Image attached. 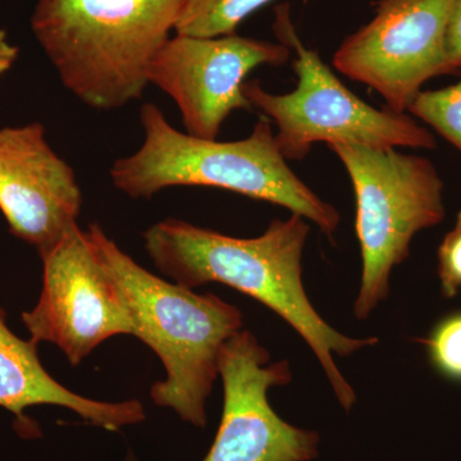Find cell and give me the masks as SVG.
<instances>
[{
    "mask_svg": "<svg viewBox=\"0 0 461 461\" xmlns=\"http://www.w3.org/2000/svg\"><path fill=\"white\" fill-rule=\"evenodd\" d=\"M308 221L291 213L275 220L262 235L239 239L185 221L168 220L145 230L144 245L158 269L175 284L194 288L218 282L253 297L286 321L320 360L339 405L350 411L354 388L335 362L378 344L377 338L355 339L330 327L315 311L303 285V253Z\"/></svg>",
    "mask_w": 461,
    "mask_h": 461,
    "instance_id": "6da1fadb",
    "label": "cell"
},
{
    "mask_svg": "<svg viewBox=\"0 0 461 461\" xmlns=\"http://www.w3.org/2000/svg\"><path fill=\"white\" fill-rule=\"evenodd\" d=\"M140 122V149L111 168L114 186L130 198L149 199L167 187H217L288 209L320 227L327 238L338 230V209L297 177L264 115L248 138L236 141L178 131L153 103L142 104Z\"/></svg>",
    "mask_w": 461,
    "mask_h": 461,
    "instance_id": "7a4b0ae2",
    "label": "cell"
},
{
    "mask_svg": "<svg viewBox=\"0 0 461 461\" xmlns=\"http://www.w3.org/2000/svg\"><path fill=\"white\" fill-rule=\"evenodd\" d=\"M186 0H38L36 41L60 83L87 107L142 98L149 68L171 38Z\"/></svg>",
    "mask_w": 461,
    "mask_h": 461,
    "instance_id": "3957f363",
    "label": "cell"
},
{
    "mask_svg": "<svg viewBox=\"0 0 461 461\" xmlns=\"http://www.w3.org/2000/svg\"><path fill=\"white\" fill-rule=\"evenodd\" d=\"M86 233L122 291L135 338L165 366L166 379L151 386V399L182 420L205 427L206 402L220 377L221 351L242 330L241 312L214 294L200 295L157 277L121 250L99 224H89Z\"/></svg>",
    "mask_w": 461,
    "mask_h": 461,
    "instance_id": "277c9868",
    "label": "cell"
},
{
    "mask_svg": "<svg viewBox=\"0 0 461 461\" xmlns=\"http://www.w3.org/2000/svg\"><path fill=\"white\" fill-rule=\"evenodd\" d=\"M273 30L282 44L295 51L296 87L272 94L259 80H248L242 91L254 109L277 127L276 142L287 162L304 159L317 142L436 148L433 133L411 115L372 107L348 89L320 54L300 41L287 5L276 9Z\"/></svg>",
    "mask_w": 461,
    "mask_h": 461,
    "instance_id": "5b68a950",
    "label": "cell"
},
{
    "mask_svg": "<svg viewBox=\"0 0 461 461\" xmlns=\"http://www.w3.org/2000/svg\"><path fill=\"white\" fill-rule=\"evenodd\" d=\"M327 147L341 160L354 187L363 259L354 314L364 321L390 295L391 275L411 256L414 236L444 221V181L429 159L397 148Z\"/></svg>",
    "mask_w": 461,
    "mask_h": 461,
    "instance_id": "8992f818",
    "label": "cell"
},
{
    "mask_svg": "<svg viewBox=\"0 0 461 461\" xmlns=\"http://www.w3.org/2000/svg\"><path fill=\"white\" fill-rule=\"evenodd\" d=\"M455 0H379L371 23L342 41L333 67L406 113L421 87L453 74L446 35Z\"/></svg>",
    "mask_w": 461,
    "mask_h": 461,
    "instance_id": "52a82bcc",
    "label": "cell"
},
{
    "mask_svg": "<svg viewBox=\"0 0 461 461\" xmlns=\"http://www.w3.org/2000/svg\"><path fill=\"white\" fill-rule=\"evenodd\" d=\"M41 257V297L32 311L23 314L33 341L58 346L72 366H78L108 339L135 336L122 291L86 230L77 224Z\"/></svg>",
    "mask_w": 461,
    "mask_h": 461,
    "instance_id": "ba28073f",
    "label": "cell"
},
{
    "mask_svg": "<svg viewBox=\"0 0 461 461\" xmlns=\"http://www.w3.org/2000/svg\"><path fill=\"white\" fill-rule=\"evenodd\" d=\"M291 50L282 42L245 36L178 35L160 48L149 68V84L171 96L190 135L215 140L235 111L256 112L242 86L260 66H282Z\"/></svg>",
    "mask_w": 461,
    "mask_h": 461,
    "instance_id": "9c48e42d",
    "label": "cell"
},
{
    "mask_svg": "<svg viewBox=\"0 0 461 461\" xmlns=\"http://www.w3.org/2000/svg\"><path fill=\"white\" fill-rule=\"evenodd\" d=\"M220 377L222 420L203 461H311L318 456V433L291 426L269 403V390L293 379L290 364L271 363L250 330H240L223 346Z\"/></svg>",
    "mask_w": 461,
    "mask_h": 461,
    "instance_id": "30bf717a",
    "label": "cell"
},
{
    "mask_svg": "<svg viewBox=\"0 0 461 461\" xmlns=\"http://www.w3.org/2000/svg\"><path fill=\"white\" fill-rule=\"evenodd\" d=\"M83 193L41 123L0 129V212L16 238L45 253L77 226Z\"/></svg>",
    "mask_w": 461,
    "mask_h": 461,
    "instance_id": "8fae6325",
    "label": "cell"
},
{
    "mask_svg": "<svg viewBox=\"0 0 461 461\" xmlns=\"http://www.w3.org/2000/svg\"><path fill=\"white\" fill-rule=\"evenodd\" d=\"M36 405L62 406L108 430L145 420L144 406L138 400L96 402L62 386L42 366L38 342L14 335L0 308V406L16 417L20 435L36 437L41 433L38 424L25 414Z\"/></svg>",
    "mask_w": 461,
    "mask_h": 461,
    "instance_id": "7c38bea8",
    "label": "cell"
},
{
    "mask_svg": "<svg viewBox=\"0 0 461 461\" xmlns=\"http://www.w3.org/2000/svg\"><path fill=\"white\" fill-rule=\"evenodd\" d=\"M272 0H186L175 32L217 38L236 33L240 23Z\"/></svg>",
    "mask_w": 461,
    "mask_h": 461,
    "instance_id": "4fadbf2b",
    "label": "cell"
},
{
    "mask_svg": "<svg viewBox=\"0 0 461 461\" xmlns=\"http://www.w3.org/2000/svg\"><path fill=\"white\" fill-rule=\"evenodd\" d=\"M409 112L461 151V80L444 89L421 91Z\"/></svg>",
    "mask_w": 461,
    "mask_h": 461,
    "instance_id": "5bb4252c",
    "label": "cell"
},
{
    "mask_svg": "<svg viewBox=\"0 0 461 461\" xmlns=\"http://www.w3.org/2000/svg\"><path fill=\"white\" fill-rule=\"evenodd\" d=\"M424 342L437 371L461 381V313L439 321Z\"/></svg>",
    "mask_w": 461,
    "mask_h": 461,
    "instance_id": "9a60e30c",
    "label": "cell"
},
{
    "mask_svg": "<svg viewBox=\"0 0 461 461\" xmlns=\"http://www.w3.org/2000/svg\"><path fill=\"white\" fill-rule=\"evenodd\" d=\"M438 277L446 297L457 295L461 290V211L454 229L439 245Z\"/></svg>",
    "mask_w": 461,
    "mask_h": 461,
    "instance_id": "2e32d148",
    "label": "cell"
},
{
    "mask_svg": "<svg viewBox=\"0 0 461 461\" xmlns=\"http://www.w3.org/2000/svg\"><path fill=\"white\" fill-rule=\"evenodd\" d=\"M448 65L451 71L461 69V0H455L448 20L447 35H446Z\"/></svg>",
    "mask_w": 461,
    "mask_h": 461,
    "instance_id": "e0dca14e",
    "label": "cell"
},
{
    "mask_svg": "<svg viewBox=\"0 0 461 461\" xmlns=\"http://www.w3.org/2000/svg\"><path fill=\"white\" fill-rule=\"evenodd\" d=\"M18 57V48L8 41L7 33L0 30V77L9 71Z\"/></svg>",
    "mask_w": 461,
    "mask_h": 461,
    "instance_id": "ac0fdd59",
    "label": "cell"
}]
</instances>
